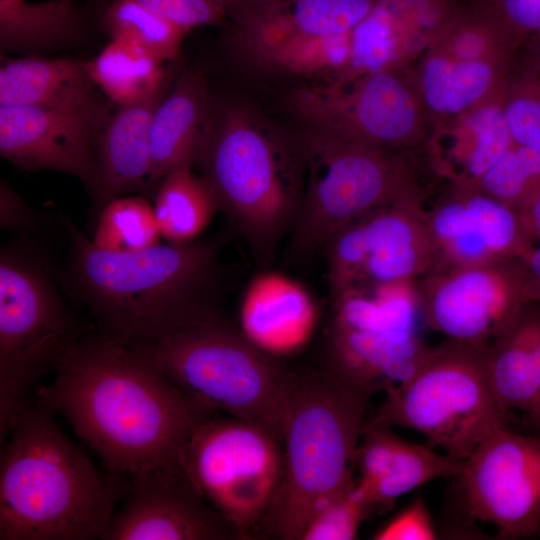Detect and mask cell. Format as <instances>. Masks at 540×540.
Wrapping results in <instances>:
<instances>
[{"mask_svg": "<svg viewBox=\"0 0 540 540\" xmlns=\"http://www.w3.org/2000/svg\"><path fill=\"white\" fill-rule=\"evenodd\" d=\"M461 463L447 454H438L428 446L400 438L383 476L362 494L373 507H389L400 496L429 481L455 477Z\"/></svg>", "mask_w": 540, "mask_h": 540, "instance_id": "32", "label": "cell"}, {"mask_svg": "<svg viewBox=\"0 0 540 540\" xmlns=\"http://www.w3.org/2000/svg\"><path fill=\"white\" fill-rule=\"evenodd\" d=\"M102 20L111 39L132 42L166 64L178 59L188 32L136 0H112Z\"/></svg>", "mask_w": 540, "mask_h": 540, "instance_id": "33", "label": "cell"}, {"mask_svg": "<svg viewBox=\"0 0 540 540\" xmlns=\"http://www.w3.org/2000/svg\"><path fill=\"white\" fill-rule=\"evenodd\" d=\"M438 538L424 498L418 495L380 527L375 540H434Z\"/></svg>", "mask_w": 540, "mask_h": 540, "instance_id": "40", "label": "cell"}, {"mask_svg": "<svg viewBox=\"0 0 540 540\" xmlns=\"http://www.w3.org/2000/svg\"><path fill=\"white\" fill-rule=\"evenodd\" d=\"M161 232L154 207L142 196H120L98 215L92 244L113 253H131L159 243Z\"/></svg>", "mask_w": 540, "mask_h": 540, "instance_id": "35", "label": "cell"}, {"mask_svg": "<svg viewBox=\"0 0 540 540\" xmlns=\"http://www.w3.org/2000/svg\"><path fill=\"white\" fill-rule=\"evenodd\" d=\"M487 375L500 407L527 411L540 392V303L525 305L486 349Z\"/></svg>", "mask_w": 540, "mask_h": 540, "instance_id": "26", "label": "cell"}, {"mask_svg": "<svg viewBox=\"0 0 540 540\" xmlns=\"http://www.w3.org/2000/svg\"><path fill=\"white\" fill-rule=\"evenodd\" d=\"M186 31L202 25H214L226 10L215 0H136Z\"/></svg>", "mask_w": 540, "mask_h": 540, "instance_id": "41", "label": "cell"}, {"mask_svg": "<svg viewBox=\"0 0 540 540\" xmlns=\"http://www.w3.org/2000/svg\"><path fill=\"white\" fill-rule=\"evenodd\" d=\"M140 351L182 391L231 417L260 423L282 440L297 375L219 318L183 328Z\"/></svg>", "mask_w": 540, "mask_h": 540, "instance_id": "8", "label": "cell"}, {"mask_svg": "<svg viewBox=\"0 0 540 540\" xmlns=\"http://www.w3.org/2000/svg\"><path fill=\"white\" fill-rule=\"evenodd\" d=\"M307 189L293 222L292 248L309 253L366 214L429 192L412 152L392 150L307 128L301 146Z\"/></svg>", "mask_w": 540, "mask_h": 540, "instance_id": "7", "label": "cell"}, {"mask_svg": "<svg viewBox=\"0 0 540 540\" xmlns=\"http://www.w3.org/2000/svg\"><path fill=\"white\" fill-rule=\"evenodd\" d=\"M52 383L36 391L127 483L147 473L181 469L193 431L215 412L173 384L140 351L85 333L58 362Z\"/></svg>", "mask_w": 540, "mask_h": 540, "instance_id": "1", "label": "cell"}, {"mask_svg": "<svg viewBox=\"0 0 540 540\" xmlns=\"http://www.w3.org/2000/svg\"><path fill=\"white\" fill-rule=\"evenodd\" d=\"M474 188L520 212L540 194V152L513 143Z\"/></svg>", "mask_w": 540, "mask_h": 540, "instance_id": "36", "label": "cell"}, {"mask_svg": "<svg viewBox=\"0 0 540 540\" xmlns=\"http://www.w3.org/2000/svg\"><path fill=\"white\" fill-rule=\"evenodd\" d=\"M502 111L513 142L540 152V73L530 65L508 74Z\"/></svg>", "mask_w": 540, "mask_h": 540, "instance_id": "37", "label": "cell"}, {"mask_svg": "<svg viewBox=\"0 0 540 540\" xmlns=\"http://www.w3.org/2000/svg\"><path fill=\"white\" fill-rule=\"evenodd\" d=\"M196 163L219 209L269 259L302 199L298 165L282 139L251 111L225 106L212 111Z\"/></svg>", "mask_w": 540, "mask_h": 540, "instance_id": "5", "label": "cell"}, {"mask_svg": "<svg viewBox=\"0 0 540 540\" xmlns=\"http://www.w3.org/2000/svg\"><path fill=\"white\" fill-rule=\"evenodd\" d=\"M124 495L105 540L239 539L182 468L134 477L127 481Z\"/></svg>", "mask_w": 540, "mask_h": 540, "instance_id": "18", "label": "cell"}, {"mask_svg": "<svg viewBox=\"0 0 540 540\" xmlns=\"http://www.w3.org/2000/svg\"><path fill=\"white\" fill-rule=\"evenodd\" d=\"M110 109L82 112L39 106H0V155L25 171L77 177L93 194L97 144Z\"/></svg>", "mask_w": 540, "mask_h": 540, "instance_id": "17", "label": "cell"}, {"mask_svg": "<svg viewBox=\"0 0 540 540\" xmlns=\"http://www.w3.org/2000/svg\"><path fill=\"white\" fill-rule=\"evenodd\" d=\"M217 3H219L226 11L236 5H239L246 0H215Z\"/></svg>", "mask_w": 540, "mask_h": 540, "instance_id": "48", "label": "cell"}, {"mask_svg": "<svg viewBox=\"0 0 540 540\" xmlns=\"http://www.w3.org/2000/svg\"><path fill=\"white\" fill-rule=\"evenodd\" d=\"M512 62L459 60L428 49L413 70L431 123L465 112L499 93Z\"/></svg>", "mask_w": 540, "mask_h": 540, "instance_id": "25", "label": "cell"}, {"mask_svg": "<svg viewBox=\"0 0 540 540\" xmlns=\"http://www.w3.org/2000/svg\"><path fill=\"white\" fill-rule=\"evenodd\" d=\"M68 238L59 275L67 295L84 308L97 332L134 350L219 318L220 244L216 240L156 244L131 252L96 248L65 214Z\"/></svg>", "mask_w": 540, "mask_h": 540, "instance_id": "2", "label": "cell"}, {"mask_svg": "<svg viewBox=\"0 0 540 540\" xmlns=\"http://www.w3.org/2000/svg\"><path fill=\"white\" fill-rule=\"evenodd\" d=\"M0 251V439L36 381L86 332L68 309L52 261L29 237Z\"/></svg>", "mask_w": 540, "mask_h": 540, "instance_id": "6", "label": "cell"}, {"mask_svg": "<svg viewBox=\"0 0 540 540\" xmlns=\"http://www.w3.org/2000/svg\"><path fill=\"white\" fill-rule=\"evenodd\" d=\"M84 13L74 0H0L2 51L40 52L78 41Z\"/></svg>", "mask_w": 540, "mask_h": 540, "instance_id": "28", "label": "cell"}, {"mask_svg": "<svg viewBox=\"0 0 540 540\" xmlns=\"http://www.w3.org/2000/svg\"><path fill=\"white\" fill-rule=\"evenodd\" d=\"M153 207L161 236L173 244L196 241L219 210L211 186L192 166L175 170L160 181Z\"/></svg>", "mask_w": 540, "mask_h": 540, "instance_id": "30", "label": "cell"}, {"mask_svg": "<svg viewBox=\"0 0 540 540\" xmlns=\"http://www.w3.org/2000/svg\"><path fill=\"white\" fill-rule=\"evenodd\" d=\"M526 412L532 425L540 433V392Z\"/></svg>", "mask_w": 540, "mask_h": 540, "instance_id": "46", "label": "cell"}, {"mask_svg": "<svg viewBox=\"0 0 540 540\" xmlns=\"http://www.w3.org/2000/svg\"><path fill=\"white\" fill-rule=\"evenodd\" d=\"M367 399L327 372L297 375L283 415V475L263 519L277 538L300 540L315 510L354 479Z\"/></svg>", "mask_w": 540, "mask_h": 540, "instance_id": "4", "label": "cell"}, {"mask_svg": "<svg viewBox=\"0 0 540 540\" xmlns=\"http://www.w3.org/2000/svg\"><path fill=\"white\" fill-rule=\"evenodd\" d=\"M467 515L493 524L504 539L540 530V435L506 426L486 436L455 476Z\"/></svg>", "mask_w": 540, "mask_h": 540, "instance_id": "14", "label": "cell"}, {"mask_svg": "<svg viewBox=\"0 0 540 540\" xmlns=\"http://www.w3.org/2000/svg\"><path fill=\"white\" fill-rule=\"evenodd\" d=\"M421 203L400 202L376 209L328 241L333 297L353 286L417 280L434 269L435 254Z\"/></svg>", "mask_w": 540, "mask_h": 540, "instance_id": "15", "label": "cell"}, {"mask_svg": "<svg viewBox=\"0 0 540 540\" xmlns=\"http://www.w3.org/2000/svg\"><path fill=\"white\" fill-rule=\"evenodd\" d=\"M523 43L540 35V0H484Z\"/></svg>", "mask_w": 540, "mask_h": 540, "instance_id": "43", "label": "cell"}, {"mask_svg": "<svg viewBox=\"0 0 540 540\" xmlns=\"http://www.w3.org/2000/svg\"><path fill=\"white\" fill-rule=\"evenodd\" d=\"M83 64L106 99L120 106L157 90L166 79L171 62H161L132 42L111 39L97 56Z\"/></svg>", "mask_w": 540, "mask_h": 540, "instance_id": "29", "label": "cell"}, {"mask_svg": "<svg viewBox=\"0 0 540 540\" xmlns=\"http://www.w3.org/2000/svg\"><path fill=\"white\" fill-rule=\"evenodd\" d=\"M376 0H292L288 9L265 0L254 10L245 29L253 50L292 35L337 36L352 32Z\"/></svg>", "mask_w": 540, "mask_h": 540, "instance_id": "27", "label": "cell"}, {"mask_svg": "<svg viewBox=\"0 0 540 540\" xmlns=\"http://www.w3.org/2000/svg\"><path fill=\"white\" fill-rule=\"evenodd\" d=\"M280 441L260 423L211 416L183 448L184 473L239 538L264 519L277 492L284 467Z\"/></svg>", "mask_w": 540, "mask_h": 540, "instance_id": "10", "label": "cell"}, {"mask_svg": "<svg viewBox=\"0 0 540 540\" xmlns=\"http://www.w3.org/2000/svg\"><path fill=\"white\" fill-rule=\"evenodd\" d=\"M521 44L485 1L480 0L465 6L428 49L459 60L513 61Z\"/></svg>", "mask_w": 540, "mask_h": 540, "instance_id": "31", "label": "cell"}, {"mask_svg": "<svg viewBox=\"0 0 540 540\" xmlns=\"http://www.w3.org/2000/svg\"><path fill=\"white\" fill-rule=\"evenodd\" d=\"M289 103L308 128L386 149H423L431 128L412 66L302 87Z\"/></svg>", "mask_w": 540, "mask_h": 540, "instance_id": "11", "label": "cell"}, {"mask_svg": "<svg viewBox=\"0 0 540 540\" xmlns=\"http://www.w3.org/2000/svg\"><path fill=\"white\" fill-rule=\"evenodd\" d=\"M464 8L459 0H376L351 33L345 67L329 80L411 66Z\"/></svg>", "mask_w": 540, "mask_h": 540, "instance_id": "19", "label": "cell"}, {"mask_svg": "<svg viewBox=\"0 0 540 540\" xmlns=\"http://www.w3.org/2000/svg\"><path fill=\"white\" fill-rule=\"evenodd\" d=\"M178 60V59H177ZM172 61L161 86L107 118L97 144V184L92 194L97 212L110 200L150 188V129L155 110L173 85L179 68Z\"/></svg>", "mask_w": 540, "mask_h": 540, "instance_id": "21", "label": "cell"}, {"mask_svg": "<svg viewBox=\"0 0 540 540\" xmlns=\"http://www.w3.org/2000/svg\"><path fill=\"white\" fill-rule=\"evenodd\" d=\"M351 33L337 36L292 35L250 52L258 62L300 75L333 77L346 65Z\"/></svg>", "mask_w": 540, "mask_h": 540, "instance_id": "34", "label": "cell"}, {"mask_svg": "<svg viewBox=\"0 0 540 540\" xmlns=\"http://www.w3.org/2000/svg\"><path fill=\"white\" fill-rule=\"evenodd\" d=\"M391 428L371 422L363 426L355 458L360 472L356 485L363 493L383 476L393 457L400 437Z\"/></svg>", "mask_w": 540, "mask_h": 540, "instance_id": "39", "label": "cell"}, {"mask_svg": "<svg viewBox=\"0 0 540 540\" xmlns=\"http://www.w3.org/2000/svg\"><path fill=\"white\" fill-rule=\"evenodd\" d=\"M43 213L29 206L5 181L0 183V225L3 231L27 237L47 226Z\"/></svg>", "mask_w": 540, "mask_h": 540, "instance_id": "42", "label": "cell"}, {"mask_svg": "<svg viewBox=\"0 0 540 540\" xmlns=\"http://www.w3.org/2000/svg\"><path fill=\"white\" fill-rule=\"evenodd\" d=\"M519 213L530 237L535 243L540 242V194Z\"/></svg>", "mask_w": 540, "mask_h": 540, "instance_id": "44", "label": "cell"}, {"mask_svg": "<svg viewBox=\"0 0 540 540\" xmlns=\"http://www.w3.org/2000/svg\"><path fill=\"white\" fill-rule=\"evenodd\" d=\"M53 413L30 402L1 448L0 540H105L125 493L126 484L101 474Z\"/></svg>", "mask_w": 540, "mask_h": 540, "instance_id": "3", "label": "cell"}, {"mask_svg": "<svg viewBox=\"0 0 540 540\" xmlns=\"http://www.w3.org/2000/svg\"><path fill=\"white\" fill-rule=\"evenodd\" d=\"M535 43V53L530 66L540 73V35L531 39Z\"/></svg>", "mask_w": 540, "mask_h": 540, "instance_id": "47", "label": "cell"}, {"mask_svg": "<svg viewBox=\"0 0 540 540\" xmlns=\"http://www.w3.org/2000/svg\"><path fill=\"white\" fill-rule=\"evenodd\" d=\"M417 287L425 324L448 341L480 350L536 302L522 258L433 270Z\"/></svg>", "mask_w": 540, "mask_h": 540, "instance_id": "13", "label": "cell"}, {"mask_svg": "<svg viewBox=\"0 0 540 540\" xmlns=\"http://www.w3.org/2000/svg\"><path fill=\"white\" fill-rule=\"evenodd\" d=\"M212 115L207 82L196 70L180 72L158 104L150 129V187L193 166Z\"/></svg>", "mask_w": 540, "mask_h": 540, "instance_id": "23", "label": "cell"}, {"mask_svg": "<svg viewBox=\"0 0 540 540\" xmlns=\"http://www.w3.org/2000/svg\"><path fill=\"white\" fill-rule=\"evenodd\" d=\"M431 124L423 148L427 164L435 176L461 187L474 188L514 143L503 116L502 90L465 112Z\"/></svg>", "mask_w": 540, "mask_h": 540, "instance_id": "20", "label": "cell"}, {"mask_svg": "<svg viewBox=\"0 0 540 540\" xmlns=\"http://www.w3.org/2000/svg\"><path fill=\"white\" fill-rule=\"evenodd\" d=\"M385 395L371 423L417 431L461 462L505 426L507 412L490 387L486 350L464 344L431 346L414 374Z\"/></svg>", "mask_w": 540, "mask_h": 540, "instance_id": "9", "label": "cell"}, {"mask_svg": "<svg viewBox=\"0 0 540 540\" xmlns=\"http://www.w3.org/2000/svg\"><path fill=\"white\" fill-rule=\"evenodd\" d=\"M83 61L27 56L0 67V106H39L95 112L109 109Z\"/></svg>", "mask_w": 540, "mask_h": 540, "instance_id": "24", "label": "cell"}, {"mask_svg": "<svg viewBox=\"0 0 540 540\" xmlns=\"http://www.w3.org/2000/svg\"><path fill=\"white\" fill-rule=\"evenodd\" d=\"M373 506L353 479L331 494L313 513L302 540H352Z\"/></svg>", "mask_w": 540, "mask_h": 540, "instance_id": "38", "label": "cell"}, {"mask_svg": "<svg viewBox=\"0 0 540 540\" xmlns=\"http://www.w3.org/2000/svg\"><path fill=\"white\" fill-rule=\"evenodd\" d=\"M522 260L528 272L536 302L540 303V242H536Z\"/></svg>", "mask_w": 540, "mask_h": 540, "instance_id": "45", "label": "cell"}, {"mask_svg": "<svg viewBox=\"0 0 540 540\" xmlns=\"http://www.w3.org/2000/svg\"><path fill=\"white\" fill-rule=\"evenodd\" d=\"M316 302L299 282L277 272L255 276L239 309V331L262 352L280 358L300 352L318 323Z\"/></svg>", "mask_w": 540, "mask_h": 540, "instance_id": "22", "label": "cell"}, {"mask_svg": "<svg viewBox=\"0 0 540 540\" xmlns=\"http://www.w3.org/2000/svg\"><path fill=\"white\" fill-rule=\"evenodd\" d=\"M539 533H540V530H539Z\"/></svg>", "mask_w": 540, "mask_h": 540, "instance_id": "49", "label": "cell"}, {"mask_svg": "<svg viewBox=\"0 0 540 540\" xmlns=\"http://www.w3.org/2000/svg\"><path fill=\"white\" fill-rule=\"evenodd\" d=\"M420 209L433 270L522 258L535 244L518 211L475 188L446 183L438 193L429 191Z\"/></svg>", "mask_w": 540, "mask_h": 540, "instance_id": "16", "label": "cell"}, {"mask_svg": "<svg viewBox=\"0 0 540 540\" xmlns=\"http://www.w3.org/2000/svg\"><path fill=\"white\" fill-rule=\"evenodd\" d=\"M334 299L327 352L344 370L367 379H394L411 371L428 345L417 280L350 287Z\"/></svg>", "mask_w": 540, "mask_h": 540, "instance_id": "12", "label": "cell"}]
</instances>
